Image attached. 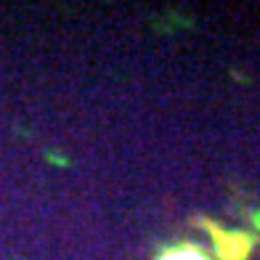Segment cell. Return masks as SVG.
<instances>
[{
    "label": "cell",
    "mask_w": 260,
    "mask_h": 260,
    "mask_svg": "<svg viewBox=\"0 0 260 260\" xmlns=\"http://www.w3.org/2000/svg\"><path fill=\"white\" fill-rule=\"evenodd\" d=\"M202 226L212 236V247H215L218 260H247L252 255L255 239L247 231H234V229L229 231L218 226L215 220H202Z\"/></svg>",
    "instance_id": "6da1fadb"
},
{
    "label": "cell",
    "mask_w": 260,
    "mask_h": 260,
    "mask_svg": "<svg viewBox=\"0 0 260 260\" xmlns=\"http://www.w3.org/2000/svg\"><path fill=\"white\" fill-rule=\"evenodd\" d=\"M157 260H212L207 250H202L199 244L191 242H178V244H168L162 247Z\"/></svg>",
    "instance_id": "7a4b0ae2"
},
{
    "label": "cell",
    "mask_w": 260,
    "mask_h": 260,
    "mask_svg": "<svg viewBox=\"0 0 260 260\" xmlns=\"http://www.w3.org/2000/svg\"><path fill=\"white\" fill-rule=\"evenodd\" d=\"M252 223H255V229H260V210L252 212Z\"/></svg>",
    "instance_id": "3957f363"
}]
</instances>
